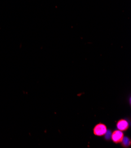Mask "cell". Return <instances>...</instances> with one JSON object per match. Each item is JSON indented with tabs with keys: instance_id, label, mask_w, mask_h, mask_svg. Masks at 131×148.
<instances>
[{
	"instance_id": "6da1fadb",
	"label": "cell",
	"mask_w": 131,
	"mask_h": 148,
	"mask_svg": "<svg viewBox=\"0 0 131 148\" xmlns=\"http://www.w3.org/2000/svg\"><path fill=\"white\" fill-rule=\"evenodd\" d=\"M107 130V127L104 125L99 124L94 128V134L97 136H102L105 135Z\"/></svg>"
},
{
	"instance_id": "7a4b0ae2",
	"label": "cell",
	"mask_w": 131,
	"mask_h": 148,
	"mask_svg": "<svg viewBox=\"0 0 131 148\" xmlns=\"http://www.w3.org/2000/svg\"><path fill=\"white\" fill-rule=\"evenodd\" d=\"M123 133L121 130H116L115 131L113 134H112L111 138L113 142L115 143L119 142L122 140L123 138Z\"/></svg>"
},
{
	"instance_id": "3957f363",
	"label": "cell",
	"mask_w": 131,
	"mask_h": 148,
	"mask_svg": "<svg viewBox=\"0 0 131 148\" xmlns=\"http://www.w3.org/2000/svg\"><path fill=\"white\" fill-rule=\"evenodd\" d=\"M128 127V123L125 120H121L117 123V128L121 131L125 130Z\"/></svg>"
},
{
	"instance_id": "277c9868",
	"label": "cell",
	"mask_w": 131,
	"mask_h": 148,
	"mask_svg": "<svg viewBox=\"0 0 131 148\" xmlns=\"http://www.w3.org/2000/svg\"><path fill=\"white\" fill-rule=\"evenodd\" d=\"M122 145L124 146H126V147L129 146L130 145V141L129 139L126 138V137L122 138Z\"/></svg>"
},
{
	"instance_id": "5b68a950",
	"label": "cell",
	"mask_w": 131,
	"mask_h": 148,
	"mask_svg": "<svg viewBox=\"0 0 131 148\" xmlns=\"http://www.w3.org/2000/svg\"><path fill=\"white\" fill-rule=\"evenodd\" d=\"M105 138L107 139H109L111 138V136H112V133L110 130H107L106 133L105 134Z\"/></svg>"
}]
</instances>
